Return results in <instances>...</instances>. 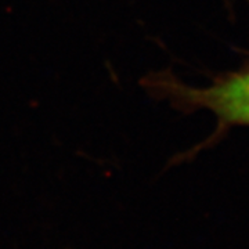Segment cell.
Wrapping results in <instances>:
<instances>
[{
	"mask_svg": "<svg viewBox=\"0 0 249 249\" xmlns=\"http://www.w3.org/2000/svg\"><path fill=\"white\" fill-rule=\"evenodd\" d=\"M194 101L226 122L249 124V72L196 91Z\"/></svg>",
	"mask_w": 249,
	"mask_h": 249,
	"instance_id": "obj_1",
	"label": "cell"
}]
</instances>
